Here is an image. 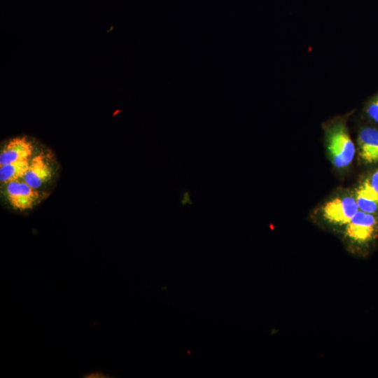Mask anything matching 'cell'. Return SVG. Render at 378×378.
Instances as JSON below:
<instances>
[{
  "instance_id": "cell-7",
  "label": "cell",
  "mask_w": 378,
  "mask_h": 378,
  "mask_svg": "<svg viewBox=\"0 0 378 378\" xmlns=\"http://www.w3.org/2000/svg\"><path fill=\"white\" fill-rule=\"evenodd\" d=\"M51 169L42 155H36L30 160L27 172L23 181L34 189L39 188L50 179Z\"/></svg>"
},
{
  "instance_id": "cell-4",
  "label": "cell",
  "mask_w": 378,
  "mask_h": 378,
  "mask_svg": "<svg viewBox=\"0 0 378 378\" xmlns=\"http://www.w3.org/2000/svg\"><path fill=\"white\" fill-rule=\"evenodd\" d=\"M6 190L9 204L15 210L25 211L31 209L39 197L36 189L25 181L19 180L7 183Z\"/></svg>"
},
{
  "instance_id": "cell-9",
  "label": "cell",
  "mask_w": 378,
  "mask_h": 378,
  "mask_svg": "<svg viewBox=\"0 0 378 378\" xmlns=\"http://www.w3.org/2000/svg\"><path fill=\"white\" fill-rule=\"evenodd\" d=\"M30 164L29 160H24L0 167V181L7 184L23 178Z\"/></svg>"
},
{
  "instance_id": "cell-12",
  "label": "cell",
  "mask_w": 378,
  "mask_h": 378,
  "mask_svg": "<svg viewBox=\"0 0 378 378\" xmlns=\"http://www.w3.org/2000/svg\"><path fill=\"white\" fill-rule=\"evenodd\" d=\"M85 376H83V377H88V378H91V377H110V376H108V374H105L104 372H102V371H95V372H91L90 373H88L86 374H84Z\"/></svg>"
},
{
  "instance_id": "cell-11",
  "label": "cell",
  "mask_w": 378,
  "mask_h": 378,
  "mask_svg": "<svg viewBox=\"0 0 378 378\" xmlns=\"http://www.w3.org/2000/svg\"><path fill=\"white\" fill-rule=\"evenodd\" d=\"M368 179L372 186L378 192V169L372 174Z\"/></svg>"
},
{
  "instance_id": "cell-5",
  "label": "cell",
  "mask_w": 378,
  "mask_h": 378,
  "mask_svg": "<svg viewBox=\"0 0 378 378\" xmlns=\"http://www.w3.org/2000/svg\"><path fill=\"white\" fill-rule=\"evenodd\" d=\"M33 146L25 136L11 139L6 144L0 153V167L18 161L29 160Z\"/></svg>"
},
{
  "instance_id": "cell-2",
  "label": "cell",
  "mask_w": 378,
  "mask_h": 378,
  "mask_svg": "<svg viewBox=\"0 0 378 378\" xmlns=\"http://www.w3.org/2000/svg\"><path fill=\"white\" fill-rule=\"evenodd\" d=\"M377 230V216L358 210L346 225L345 236L353 242L364 244L374 239Z\"/></svg>"
},
{
  "instance_id": "cell-8",
  "label": "cell",
  "mask_w": 378,
  "mask_h": 378,
  "mask_svg": "<svg viewBox=\"0 0 378 378\" xmlns=\"http://www.w3.org/2000/svg\"><path fill=\"white\" fill-rule=\"evenodd\" d=\"M355 199L360 211L374 215L378 214V192L368 178L363 180L356 189Z\"/></svg>"
},
{
  "instance_id": "cell-13",
  "label": "cell",
  "mask_w": 378,
  "mask_h": 378,
  "mask_svg": "<svg viewBox=\"0 0 378 378\" xmlns=\"http://www.w3.org/2000/svg\"><path fill=\"white\" fill-rule=\"evenodd\" d=\"M189 192L188 191H185L183 192V197L184 198L182 199L181 200V202L183 205H185V204L187 202V203H189L190 204H192L193 202H190V195H189Z\"/></svg>"
},
{
  "instance_id": "cell-3",
  "label": "cell",
  "mask_w": 378,
  "mask_h": 378,
  "mask_svg": "<svg viewBox=\"0 0 378 378\" xmlns=\"http://www.w3.org/2000/svg\"><path fill=\"white\" fill-rule=\"evenodd\" d=\"M358 210L355 197L346 195L327 202L322 209V214L328 223L346 226Z\"/></svg>"
},
{
  "instance_id": "cell-1",
  "label": "cell",
  "mask_w": 378,
  "mask_h": 378,
  "mask_svg": "<svg viewBox=\"0 0 378 378\" xmlns=\"http://www.w3.org/2000/svg\"><path fill=\"white\" fill-rule=\"evenodd\" d=\"M327 146L334 166L345 168L353 161L356 148L346 126L341 121L331 125L326 134Z\"/></svg>"
},
{
  "instance_id": "cell-10",
  "label": "cell",
  "mask_w": 378,
  "mask_h": 378,
  "mask_svg": "<svg viewBox=\"0 0 378 378\" xmlns=\"http://www.w3.org/2000/svg\"><path fill=\"white\" fill-rule=\"evenodd\" d=\"M366 113L371 120L378 124V94L368 103Z\"/></svg>"
},
{
  "instance_id": "cell-6",
  "label": "cell",
  "mask_w": 378,
  "mask_h": 378,
  "mask_svg": "<svg viewBox=\"0 0 378 378\" xmlns=\"http://www.w3.org/2000/svg\"><path fill=\"white\" fill-rule=\"evenodd\" d=\"M359 155L368 164L378 162V129L365 127L360 129L358 136Z\"/></svg>"
}]
</instances>
